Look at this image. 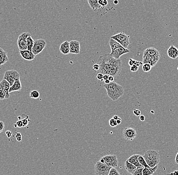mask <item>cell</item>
Wrapping results in <instances>:
<instances>
[{
  "label": "cell",
  "mask_w": 178,
  "mask_h": 175,
  "mask_svg": "<svg viewBox=\"0 0 178 175\" xmlns=\"http://www.w3.org/2000/svg\"><path fill=\"white\" fill-rule=\"evenodd\" d=\"M152 66L151 65L148 63H144L142 65V69L144 72H149L151 70L152 68Z\"/></svg>",
  "instance_id": "83f0119b"
},
{
  "label": "cell",
  "mask_w": 178,
  "mask_h": 175,
  "mask_svg": "<svg viewBox=\"0 0 178 175\" xmlns=\"http://www.w3.org/2000/svg\"><path fill=\"white\" fill-rule=\"evenodd\" d=\"M109 125H110L111 127H115L116 126H117L116 120H114L113 118H111V119L109 120Z\"/></svg>",
  "instance_id": "d6a6232c"
},
{
  "label": "cell",
  "mask_w": 178,
  "mask_h": 175,
  "mask_svg": "<svg viewBox=\"0 0 178 175\" xmlns=\"http://www.w3.org/2000/svg\"><path fill=\"white\" fill-rule=\"evenodd\" d=\"M144 167L142 168H137L135 172L132 175H143L142 171Z\"/></svg>",
  "instance_id": "4dcf8cb0"
},
{
  "label": "cell",
  "mask_w": 178,
  "mask_h": 175,
  "mask_svg": "<svg viewBox=\"0 0 178 175\" xmlns=\"http://www.w3.org/2000/svg\"><path fill=\"white\" fill-rule=\"evenodd\" d=\"M99 4L101 8L106 7L108 5V0H99L98 1Z\"/></svg>",
  "instance_id": "1f68e13d"
},
{
  "label": "cell",
  "mask_w": 178,
  "mask_h": 175,
  "mask_svg": "<svg viewBox=\"0 0 178 175\" xmlns=\"http://www.w3.org/2000/svg\"><path fill=\"white\" fill-rule=\"evenodd\" d=\"M15 137L17 141H21L22 140V135H21V133H20L19 132L16 133V135H15Z\"/></svg>",
  "instance_id": "e575fe53"
},
{
  "label": "cell",
  "mask_w": 178,
  "mask_h": 175,
  "mask_svg": "<svg viewBox=\"0 0 178 175\" xmlns=\"http://www.w3.org/2000/svg\"><path fill=\"white\" fill-rule=\"evenodd\" d=\"M34 42H35V40H33V39L32 38L31 36L27 37L26 39V43H27V49L29 51L32 52V49L33 46Z\"/></svg>",
  "instance_id": "d4e9b609"
},
{
  "label": "cell",
  "mask_w": 178,
  "mask_h": 175,
  "mask_svg": "<svg viewBox=\"0 0 178 175\" xmlns=\"http://www.w3.org/2000/svg\"><path fill=\"white\" fill-rule=\"evenodd\" d=\"M116 121H117V125H119V124H121V119L120 117V118H118V120H117Z\"/></svg>",
  "instance_id": "c3c4849f"
},
{
  "label": "cell",
  "mask_w": 178,
  "mask_h": 175,
  "mask_svg": "<svg viewBox=\"0 0 178 175\" xmlns=\"http://www.w3.org/2000/svg\"><path fill=\"white\" fill-rule=\"evenodd\" d=\"M158 169V166H155L154 168H144L143 169V175H152Z\"/></svg>",
  "instance_id": "cb8c5ba5"
},
{
  "label": "cell",
  "mask_w": 178,
  "mask_h": 175,
  "mask_svg": "<svg viewBox=\"0 0 178 175\" xmlns=\"http://www.w3.org/2000/svg\"><path fill=\"white\" fill-rule=\"evenodd\" d=\"M103 74H102V73H98L97 75V78L99 80L103 81Z\"/></svg>",
  "instance_id": "ab89813d"
},
{
  "label": "cell",
  "mask_w": 178,
  "mask_h": 175,
  "mask_svg": "<svg viewBox=\"0 0 178 175\" xmlns=\"http://www.w3.org/2000/svg\"><path fill=\"white\" fill-rule=\"evenodd\" d=\"M175 162L176 163H177V164H178V153H177V155L176 156Z\"/></svg>",
  "instance_id": "f907efd6"
},
{
  "label": "cell",
  "mask_w": 178,
  "mask_h": 175,
  "mask_svg": "<svg viewBox=\"0 0 178 175\" xmlns=\"http://www.w3.org/2000/svg\"><path fill=\"white\" fill-rule=\"evenodd\" d=\"M109 45L111 48L110 55L116 59H119L120 57L130 52V50L124 48L120 44L113 39L110 38L109 41Z\"/></svg>",
  "instance_id": "3957f363"
},
{
  "label": "cell",
  "mask_w": 178,
  "mask_h": 175,
  "mask_svg": "<svg viewBox=\"0 0 178 175\" xmlns=\"http://www.w3.org/2000/svg\"><path fill=\"white\" fill-rule=\"evenodd\" d=\"M0 82H1V84L2 87H3V88L5 92L6 93L5 99H9V98H10L9 89L10 88V85L9 82L7 81H6V79H3Z\"/></svg>",
  "instance_id": "d6986e66"
},
{
  "label": "cell",
  "mask_w": 178,
  "mask_h": 175,
  "mask_svg": "<svg viewBox=\"0 0 178 175\" xmlns=\"http://www.w3.org/2000/svg\"><path fill=\"white\" fill-rule=\"evenodd\" d=\"M169 175H178V171H175Z\"/></svg>",
  "instance_id": "681fc988"
},
{
  "label": "cell",
  "mask_w": 178,
  "mask_h": 175,
  "mask_svg": "<svg viewBox=\"0 0 178 175\" xmlns=\"http://www.w3.org/2000/svg\"><path fill=\"white\" fill-rule=\"evenodd\" d=\"M22 85H21V82L20 79L15 81L13 85L11 86L10 88L9 89V93H12L13 92L18 91L21 90Z\"/></svg>",
  "instance_id": "7402d4cb"
},
{
  "label": "cell",
  "mask_w": 178,
  "mask_h": 175,
  "mask_svg": "<svg viewBox=\"0 0 178 175\" xmlns=\"http://www.w3.org/2000/svg\"><path fill=\"white\" fill-rule=\"evenodd\" d=\"M160 56L149 55L143 54V63H148L151 65L152 67L155 66L160 59Z\"/></svg>",
  "instance_id": "4fadbf2b"
},
{
  "label": "cell",
  "mask_w": 178,
  "mask_h": 175,
  "mask_svg": "<svg viewBox=\"0 0 178 175\" xmlns=\"http://www.w3.org/2000/svg\"><path fill=\"white\" fill-rule=\"evenodd\" d=\"M103 87L106 90L108 96L113 101L117 100L124 94V88L114 82L104 84Z\"/></svg>",
  "instance_id": "6da1fadb"
},
{
  "label": "cell",
  "mask_w": 178,
  "mask_h": 175,
  "mask_svg": "<svg viewBox=\"0 0 178 175\" xmlns=\"http://www.w3.org/2000/svg\"><path fill=\"white\" fill-rule=\"evenodd\" d=\"M94 168L96 175H108L112 168L99 160L95 165Z\"/></svg>",
  "instance_id": "8992f818"
},
{
  "label": "cell",
  "mask_w": 178,
  "mask_h": 175,
  "mask_svg": "<svg viewBox=\"0 0 178 175\" xmlns=\"http://www.w3.org/2000/svg\"><path fill=\"white\" fill-rule=\"evenodd\" d=\"M29 120H27V118H24L22 120L23 121V127H26L29 124Z\"/></svg>",
  "instance_id": "74e56055"
},
{
  "label": "cell",
  "mask_w": 178,
  "mask_h": 175,
  "mask_svg": "<svg viewBox=\"0 0 178 175\" xmlns=\"http://www.w3.org/2000/svg\"><path fill=\"white\" fill-rule=\"evenodd\" d=\"M6 135L8 138H10L12 136V133L10 131H7L6 132Z\"/></svg>",
  "instance_id": "7bdbcfd3"
},
{
  "label": "cell",
  "mask_w": 178,
  "mask_h": 175,
  "mask_svg": "<svg viewBox=\"0 0 178 175\" xmlns=\"http://www.w3.org/2000/svg\"><path fill=\"white\" fill-rule=\"evenodd\" d=\"M46 46V42L43 39H37L35 40L32 49V52L37 55L42 52Z\"/></svg>",
  "instance_id": "30bf717a"
},
{
  "label": "cell",
  "mask_w": 178,
  "mask_h": 175,
  "mask_svg": "<svg viewBox=\"0 0 178 175\" xmlns=\"http://www.w3.org/2000/svg\"><path fill=\"white\" fill-rule=\"evenodd\" d=\"M122 69V62L121 60L116 59L114 60L112 63L111 68L109 72V75H112L114 78H117L120 75V72Z\"/></svg>",
  "instance_id": "9c48e42d"
},
{
  "label": "cell",
  "mask_w": 178,
  "mask_h": 175,
  "mask_svg": "<svg viewBox=\"0 0 178 175\" xmlns=\"http://www.w3.org/2000/svg\"><path fill=\"white\" fill-rule=\"evenodd\" d=\"M154 112V111H153L151 110V113H152V114H154V112Z\"/></svg>",
  "instance_id": "11a10c76"
},
{
  "label": "cell",
  "mask_w": 178,
  "mask_h": 175,
  "mask_svg": "<svg viewBox=\"0 0 178 175\" xmlns=\"http://www.w3.org/2000/svg\"><path fill=\"white\" fill-rule=\"evenodd\" d=\"M135 60L133 59L132 58H130L129 59V65L130 66H132L134 65V63H135Z\"/></svg>",
  "instance_id": "60d3db41"
},
{
  "label": "cell",
  "mask_w": 178,
  "mask_h": 175,
  "mask_svg": "<svg viewBox=\"0 0 178 175\" xmlns=\"http://www.w3.org/2000/svg\"><path fill=\"white\" fill-rule=\"evenodd\" d=\"M19 53L21 57L26 60H29V61L33 60L36 57V55L32 52V51H29L28 50H23V51L19 50Z\"/></svg>",
  "instance_id": "9a60e30c"
},
{
  "label": "cell",
  "mask_w": 178,
  "mask_h": 175,
  "mask_svg": "<svg viewBox=\"0 0 178 175\" xmlns=\"http://www.w3.org/2000/svg\"><path fill=\"white\" fill-rule=\"evenodd\" d=\"M124 168L128 173L133 175L137 168L135 165L130 163V162H128V160H127L124 163Z\"/></svg>",
  "instance_id": "ffe728a7"
},
{
  "label": "cell",
  "mask_w": 178,
  "mask_h": 175,
  "mask_svg": "<svg viewBox=\"0 0 178 175\" xmlns=\"http://www.w3.org/2000/svg\"><path fill=\"white\" fill-rule=\"evenodd\" d=\"M143 64V62H142L138 61H136V60H135L134 65H136L138 66V67H139L140 66L142 65Z\"/></svg>",
  "instance_id": "ee69618b"
},
{
  "label": "cell",
  "mask_w": 178,
  "mask_h": 175,
  "mask_svg": "<svg viewBox=\"0 0 178 175\" xmlns=\"http://www.w3.org/2000/svg\"><path fill=\"white\" fill-rule=\"evenodd\" d=\"M109 75H103V80H106V79H108V78H109Z\"/></svg>",
  "instance_id": "7dc6e473"
},
{
  "label": "cell",
  "mask_w": 178,
  "mask_h": 175,
  "mask_svg": "<svg viewBox=\"0 0 178 175\" xmlns=\"http://www.w3.org/2000/svg\"><path fill=\"white\" fill-rule=\"evenodd\" d=\"M100 161L106 164L111 168H117L118 164V160L117 156L109 154L101 158Z\"/></svg>",
  "instance_id": "ba28073f"
},
{
  "label": "cell",
  "mask_w": 178,
  "mask_h": 175,
  "mask_svg": "<svg viewBox=\"0 0 178 175\" xmlns=\"http://www.w3.org/2000/svg\"><path fill=\"white\" fill-rule=\"evenodd\" d=\"M3 79H6L9 82L10 86H12L15 81L20 79L19 73L17 70L14 69L7 70L5 72Z\"/></svg>",
  "instance_id": "52a82bcc"
},
{
  "label": "cell",
  "mask_w": 178,
  "mask_h": 175,
  "mask_svg": "<svg viewBox=\"0 0 178 175\" xmlns=\"http://www.w3.org/2000/svg\"><path fill=\"white\" fill-rule=\"evenodd\" d=\"M9 60L7 53L2 48L0 47V65H4Z\"/></svg>",
  "instance_id": "44dd1931"
},
{
  "label": "cell",
  "mask_w": 178,
  "mask_h": 175,
  "mask_svg": "<svg viewBox=\"0 0 178 175\" xmlns=\"http://www.w3.org/2000/svg\"><path fill=\"white\" fill-rule=\"evenodd\" d=\"M99 68H100V66H99V65L97 63H96V64H95L93 66V69L94 70H95V71H98L99 70Z\"/></svg>",
  "instance_id": "b9f144b4"
},
{
  "label": "cell",
  "mask_w": 178,
  "mask_h": 175,
  "mask_svg": "<svg viewBox=\"0 0 178 175\" xmlns=\"http://www.w3.org/2000/svg\"><path fill=\"white\" fill-rule=\"evenodd\" d=\"M114 60L115 58L111 57L110 54H105L99 57L97 61V64L100 66L98 72L103 75H109L111 65Z\"/></svg>",
  "instance_id": "7a4b0ae2"
},
{
  "label": "cell",
  "mask_w": 178,
  "mask_h": 175,
  "mask_svg": "<svg viewBox=\"0 0 178 175\" xmlns=\"http://www.w3.org/2000/svg\"><path fill=\"white\" fill-rule=\"evenodd\" d=\"M0 66H1V65H0Z\"/></svg>",
  "instance_id": "6f0895ef"
},
{
  "label": "cell",
  "mask_w": 178,
  "mask_h": 175,
  "mask_svg": "<svg viewBox=\"0 0 178 175\" xmlns=\"http://www.w3.org/2000/svg\"></svg>",
  "instance_id": "91938a15"
},
{
  "label": "cell",
  "mask_w": 178,
  "mask_h": 175,
  "mask_svg": "<svg viewBox=\"0 0 178 175\" xmlns=\"http://www.w3.org/2000/svg\"><path fill=\"white\" fill-rule=\"evenodd\" d=\"M139 69V67L136 65H133V66H131L130 70L132 72H137Z\"/></svg>",
  "instance_id": "d590c367"
},
{
  "label": "cell",
  "mask_w": 178,
  "mask_h": 175,
  "mask_svg": "<svg viewBox=\"0 0 178 175\" xmlns=\"http://www.w3.org/2000/svg\"><path fill=\"white\" fill-rule=\"evenodd\" d=\"M59 51L63 55H68L70 53L69 51V42L68 40L63 42L59 47Z\"/></svg>",
  "instance_id": "e0dca14e"
},
{
  "label": "cell",
  "mask_w": 178,
  "mask_h": 175,
  "mask_svg": "<svg viewBox=\"0 0 178 175\" xmlns=\"http://www.w3.org/2000/svg\"><path fill=\"white\" fill-rule=\"evenodd\" d=\"M167 54L169 58L175 59L178 57V49L174 45H171L168 49Z\"/></svg>",
  "instance_id": "2e32d148"
},
{
  "label": "cell",
  "mask_w": 178,
  "mask_h": 175,
  "mask_svg": "<svg viewBox=\"0 0 178 175\" xmlns=\"http://www.w3.org/2000/svg\"><path fill=\"white\" fill-rule=\"evenodd\" d=\"M143 156L150 168H154L158 166L160 162V155L155 150H148Z\"/></svg>",
  "instance_id": "277c9868"
},
{
  "label": "cell",
  "mask_w": 178,
  "mask_h": 175,
  "mask_svg": "<svg viewBox=\"0 0 178 175\" xmlns=\"http://www.w3.org/2000/svg\"><path fill=\"white\" fill-rule=\"evenodd\" d=\"M138 160L140 165H142L143 166H144V168H150L149 166L147 165L145 159L144 158L143 156L139 155V157H138Z\"/></svg>",
  "instance_id": "484cf974"
},
{
  "label": "cell",
  "mask_w": 178,
  "mask_h": 175,
  "mask_svg": "<svg viewBox=\"0 0 178 175\" xmlns=\"http://www.w3.org/2000/svg\"><path fill=\"white\" fill-rule=\"evenodd\" d=\"M119 118H120V117L117 116V115H114L113 117V118L114 120H116V121H117V120H118Z\"/></svg>",
  "instance_id": "816d5d0a"
},
{
  "label": "cell",
  "mask_w": 178,
  "mask_h": 175,
  "mask_svg": "<svg viewBox=\"0 0 178 175\" xmlns=\"http://www.w3.org/2000/svg\"><path fill=\"white\" fill-rule=\"evenodd\" d=\"M88 1L90 7L93 10L97 11L98 10L101 8L98 3L99 0H88Z\"/></svg>",
  "instance_id": "603a6c76"
},
{
  "label": "cell",
  "mask_w": 178,
  "mask_h": 175,
  "mask_svg": "<svg viewBox=\"0 0 178 175\" xmlns=\"http://www.w3.org/2000/svg\"><path fill=\"white\" fill-rule=\"evenodd\" d=\"M114 4H118V1H117V0H114Z\"/></svg>",
  "instance_id": "db71d44e"
},
{
  "label": "cell",
  "mask_w": 178,
  "mask_h": 175,
  "mask_svg": "<svg viewBox=\"0 0 178 175\" xmlns=\"http://www.w3.org/2000/svg\"><path fill=\"white\" fill-rule=\"evenodd\" d=\"M80 43L76 40L69 42V51L71 54H79L80 53Z\"/></svg>",
  "instance_id": "5bb4252c"
},
{
  "label": "cell",
  "mask_w": 178,
  "mask_h": 175,
  "mask_svg": "<svg viewBox=\"0 0 178 175\" xmlns=\"http://www.w3.org/2000/svg\"><path fill=\"white\" fill-rule=\"evenodd\" d=\"M140 120L142 121H145V117L144 115H141L140 116Z\"/></svg>",
  "instance_id": "bcb514c9"
},
{
  "label": "cell",
  "mask_w": 178,
  "mask_h": 175,
  "mask_svg": "<svg viewBox=\"0 0 178 175\" xmlns=\"http://www.w3.org/2000/svg\"><path fill=\"white\" fill-rule=\"evenodd\" d=\"M31 36L29 33H23L18 37L17 40V46L19 50H27L26 39L29 36Z\"/></svg>",
  "instance_id": "8fae6325"
},
{
  "label": "cell",
  "mask_w": 178,
  "mask_h": 175,
  "mask_svg": "<svg viewBox=\"0 0 178 175\" xmlns=\"http://www.w3.org/2000/svg\"><path fill=\"white\" fill-rule=\"evenodd\" d=\"M133 114H135L136 117L138 116H140L141 115V111L139 110V109H134Z\"/></svg>",
  "instance_id": "8d00e7d4"
},
{
  "label": "cell",
  "mask_w": 178,
  "mask_h": 175,
  "mask_svg": "<svg viewBox=\"0 0 178 175\" xmlns=\"http://www.w3.org/2000/svg\"><path fill=\"white\" fill-rule=\"evenodd\" d=\"M108 175H120V172L115 168H112L111 169Z\"/></svg>",
  "instance_id": "f546056e"
},
{
  "label": "cell",
  "mask_w": 178,
  "mask_h": 175,
  "mask_svg": "<svg viewBox=\"0 0 178 175\" xmlns=\"http://www.w3.org/2000/svg\"><path fill=\"white\" fill-rule=\"evenodd\" d=\"M14 126L15 128H22L23 127V121L22 120H20L17 121L15 124H14Z\"/></svg>",
  "instance_id": "836d02e7"
},
{
  "label": "cell",
  "mask_w": 178,
  "mask_h": 175,
  "mask_svg": "<svg viewBox=\"0 0 178 175\" xmlns=\"http://www.w3.org/2000/svg\"><path fill=\"white\" fill-rule=\"evenodd\" d=\"M139 155L140 154H133L132 156H131L130 157H129L127 160L130 163H132L134 165H135V166H136L137 168L144 167V166H143L142 165H140V163L139 162L138 157H139Z\"/></svg>",
  "instance_id": "ac0fdd59"
},
{
  "label": "cell",
  "mask_w": 178,
  "mask_h": 175,
  "mask_svg": "<svg viewBox=\"0 0 178 175\" xmlns=\"http://www.w3.org/2000/svg\"><path fill=\"white\" fill-rule=\"evenodd\" d=\"M5 97H6V93L5 92L3 87L0 82V99L1 100L5 99Z\"/></svg>",
  "instance_id": "f1b7e54d"
},
{
  "label": "cell",
  "mask_w": 178,
  "mask_h": 175,
  "mask_svg": "<svg viewBox=\"0 0 178 175\" xmlns=\"http://www.w3.org/2000/svg\"><path fill=\"white\" fill-rule=\"evenodd\" d=\"M114 79H115V78H114L113 76H112V75H109L108 79H109L110 82H113Z\"/></svg>",
  "instance_id": "f6af8a7d"
},
{
  "label": "cell",
  "mask_w": 178,
  "mask_h": 175,
  "mask_svg": "<svg viewBox=\"0 0 178 175\" xmlns=\"http://www.w3.org/2000/svg\"><path fill=\"white\" fill-rule=\"evenodd\" d=\"M0 134H1V133H0Z\"/></svg>",
  "instance_id": "680465c9"
},
{
  "label": "cell",
  "mask_w": 178,
  "mask_h": 175,
  "mask_svg": "<svg viewBox=\"0 0 178 175\" xmlns=\"http://www.w3.org/2000/svg\"><path fill=\"white\" fill-rule=\"evenodd\" d=\"M123 137L127 140L133 141L137 136L136 131L131 127L124 128L123 131Z\"/></svg>",
  "instance_id": "7c38bea8"
},
{
  "label": "cell",
  "mask_w": 178,
  "mask_h": 175,
  "mask_svg": "<svg viewBox=\"0 0 178 175\" xmlns=\"http://www.w3.org/2000/svg\"><path fill=\"white\" fill-rule=\"evenodd\" d=\"M177 69H178V68H177Z\"/></svg>",
  "instance_id": "9f6ffc18"
},
{
  "label": "cell",
  "mask_w": 178,
  "mask_h": 175,
  "mask_svg": "<svg viewBox=\"0 0 178 175\" xmlns=\"http://www.w3.org/2000/svg\"><path fill=\"white\" fill-rule=\"evenodd\" d=\"M104 82H105V84H108L110 82L109 79H107L104 81Z\"/></svg>",
  "instance_id": "f5cc1de1"
},
{
  "label": "cell",
  "mask_w": 178,
  "mask_h": 175,
  "mask_svg": "<svg viewBox=\"0 0 178 175\" xmlns=\"http://www.w3.org/2000/svg\"><path fill=\"white\" fill-rule=\"evenodd\" d=\"M130 36L126 35L124 32H120L116 35L112 36L111 38L113 39L120 44L124 48L127 49L130 45Z\"/></svg>",
  "instance_id": "5b68a950"
},
{
  "label": "cell",
  "mask_w": 178,
  "mask_h": 175,
  "mask_svg": "<svg viewBox=\"0 0 178 175\" xmlns=\"http://www.w3.org/2000/svg\"><path fill=\"white\" fill-rule=\"evenodd\" d=\"M30 98H33V99H37L40 97V93L37 91L36 90H33L30 92Z\"/></svg>",
  "instance_id": "4316f807"
},
{
  "label": "cell",
  "mask_w": 178,
  "mask_h": 175,
  "mask_svg": "<svg viewBox=\"0 0 178 175\" xmlns=\"http://www.w3.org/2000/svg\"><path fill=\"white\" fill-rule=\"evenodd\" d=\"M5 129V124L2 121H0V133L3 132Z\"/></svg>",
  "instance_id": "f35d334b"
}]
</instances>
